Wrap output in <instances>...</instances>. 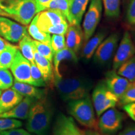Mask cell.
<instances>
[{
  "mask_svg": "<svg viewBox=\"0 0 135 135\" xmlns=\"http://www.w3.org/2000/svg\"><path fill=\"white\" fill-rule=\"evenodd\" d=\"M51 46L53 49L54 54L66 48L65 35H53L51 36Z\"/></svg>",
  "mask_w": 135,
  "mask_h": 135,
  "instance_id": "cell-33",
  "label": "cell"
},
{
  "mask_svg": "<svg viewBox=\"0 0 135 135\" xmlns=\"http://www.w3.org/2000/svg\"><path fill=\"white\" fill-rule=\"evenodd\" d=\"M70 0H51L47 6V9H55L60 11L66 19L68 15Z\"/></svg>",
  "mask_w": 135,
  "mask_h": 135,
  "instance_id": "cell-29",
  "label": "cell"
},
{
  "mask_svg": "<svg viewBox=\"0 0 135 135\" xmlns=\"http://www.w3.org/2000/svg\"><path fill=\"white\" fill-rule=\"evenodd\" d=\"M20 51H21L22 55L27 59L31 63H35L34 58V46L33 40L30 38L29 34L26 35L19 41Z\"/></svg>",
  "mask_w": 135,
  "mask_h": 135,
  "instance_id": "cell-24",
  "label": "cell"
},
{
  "mask_svg": "<svg viewBox=\"0 0 135 135\" xmlns=\"http://www.w3.org/2000/svg\"><path fill=\"white\" fill-rule=\"evenodd\" d=\"M78 60L76 54L72 51L69 50L66 47L63 50L59 51L54 54L53 64H54V76H61V75L60 73V64L63 61H70L76 63Z\"/></svg>",
  "mask_w": 135,
  "mask_h": 135,
  "instance_id": "cell-22",
  "label": "cell"
},
{
  "mask_svg": "<svg viewBox=\"0 0 135 135\" xmlns=\"http://www.w3.org/2000/svg\"><path fill=\"white\" fill-rule=\"evenodd\" d=\"M53 110L45 97L35 101L30 108L26 128L36 135H46L50 128Z\"/></svg>",
  "mask_w": 135,
  "mask_h": 135,
  "instance_id": "cell-1",
  "label": "cell"
},
{
  "mask_svg": "<svg viewBox=\"0 0 135 135\" xmlns=\"http://www.w3.org/2000/svg\"><path fill=\"white\" fill-rule=\"evenodd\" d=\"M126 22L131 26H135V0H128L125 10Z\"/></svg>",
  "mask_w": 135,
  "mask_h": 135,
  "instance_id": "cell-35",
  "label": "cell"
},
{
  "mask_svg": "<svg viewBox=\"0 0 135 135\" xmlns=\"http://www.w3.org/2000/svg\"><path fill=\"white\" fill-rule=\"evenodd\" d=\"M120 105L135 103V82L131 83L130 86L128 88L125 93L121 96L118 101Z\"/></svg>",
  "mask_w": 135,
  "mask_h": 135,
  "instance_id": "cell-32",
  "label": "cell"
},
{
  "mask_svg": "<svg viewBox=\"0 0 135 135\" xmlns=\"http://www.w3.org/2000/svg\"><path fill=\"white\" fill-rule=\"evenodd\" d=\"M11 88L25 97L33 98L36 99L45 97V90L39 89L31 84L17 81L15 80Z\"/></svg>",
  "mask_w": 135,
  "mask_h": 135,
  "instance_id": "cell-20",
  "label": "cell"
},
{
  "mask_svg": "<svg viewBox=\"0 0 135 135\" xmlns=\"http://www.w3.org/2000/svg\"><path fill=\"white\" fill-rule=\"evenodd\" d=\"M19 50L18 46L9 44L0 54V69H9L12 65L15 56Z\"/></svg>",
  "mask_w": 135,
  "mask_h": 135,
  "instance_id": "cell-25",
  "label": "cell"
},
{
  "mask_svg": "<svg viewBox=\"0 0 135 135\" xmlns=\"http://www.w3.org/2000/svg\"><path fill=\"white\" fill-rule=\"evenodd\" d=\"M84 134H85V135H102L101 133L98 132V131L95 130H92V129L87 130Z\"/></svg>",
  "mask_w": 135,
  "mask_h": 135,
  "instance_id": "cell-42",
  "label": "cell"
},
{
  "mask_svg": "<svg viewBox=\"0 0 135 135\" xmlns=\"http://www.w3.org/2000/svg\"><path fill=\"white\" fill-rule=\"evenodd\" d=\"M123 106V109L126 111L128 115L135 121V103L125 104Z\"/></svg>",
  "mask_w": 135,
  "mask_h": 135,
  "instance_id": "cell-38",
  "label": "cell"
},
{
  "mask_svg": "<svg viewBox=\"0 0 135 135\" xmlns=\"http://www.w3.org/2000/svg\"><path fill=\"white\" fill-rule=\"evenodd\" d=\"M99 116L98 127L104 134L113 135L121 129L124 115L114 108H112Z\"/></svg>",
  "mask_w": 135,
  "mask_h": 135,
  "instance_id": "cell-7",
  "label": "cell"
},
{
  "mask_svg": "<svg viewBox=\"0 0 135 135\" xmlns=\"http://www.w3.org/2000/svg\"><path fill=\"white\" fill-rule=\"evenodd\" d=\"M103 11L102 0H91L83 23L84 41H87L94 35L100 21Z\"/></svg>",
  "mask_w": 135,
  "mask_h": 135,
  "instance_id": "cell-6",
  "label": "cell"
},
{
  "mask_svg": "<svg viewBox=\"0 0 135 135\" xmlns=\"http://www.w3.org/2000/svg\"><path fill=\"white\" fill-rule=\"evenodd\" d=\"M135 55V45L129 31H125L117 47L113 60V68L117 70L121 65Z\"/></svg>",
  "mask_w": 135,
  "mask_h": 135,
  "instance_id": "cell-10",
  "label": "cell"
},
{
  "mask_svg": "<svg viewBox=\"0 0 135 135\" xmlns=\"http://www.w3.org/2000/svg\"><path fill=\"white\" fill-rule=\"evenodd\" d=\"M23 99V96L12 88L5 89L0 97V114L15 107Z\"/></svg>",
  "mask_w": 135,
  "mask_h": 135,
  "instance_id": "cell-19",
  "label": "cell"
},
{
  "mask_svg": "<svg viewBox=\"0 0 135 135\" xmlns=\"http://www.w3.org/2000/svg\"><path fill=\"white\" fill-rule=\"evenodd\" d=\"M35 63L36 64L39 70L43 76L44 80L46 83H50L54 81V72L51 62L50 61L45 57L40 55L35 50L34 51Z\"/></svg>",
  "mask_w": 135,
  "mask_h": 135,
  "instance_id": "cell-21",
  "label": "cell"
},
{
  "mask_svg": "<svg viewBox=\"0 0 135 135\" xmlns=\"http://www.w3.org/2000/svg\"><path fill=\"white\" fill-rule=\"evenodd\" d=\"M129 33H130L131 38H132L133 43H134L135 45V26H133V28L131 29V31L129 32Z\"/></svg>",
  "mask_w": 135,
  "mask_h": 135,
  "instance_id": "cell-43",
  "label": "cell"
},
{
  "mask_svg": "<svg viewBox=\"0 0 135 135\" xmlns=\"http://www.w3.org/2000/svg\"><path fill=\"white\" fill-rule=\"evenodd\" d=\"M118 101V97L108 88L103 81L99 83L93 91V104L98 117L106 110L114 108Z\"/></svg>",
  "mask_w": 135,
  "mask_h": 135,
  "instance_id": "cell-5",
  "label": "cell"
},
{
  "mask_svg": "<svg viewBox=\"0 0 135 135\" xmlns=\"http://www.w3.org/2000/svg\"><path fill=\"white\" fill-rule=\"evenodd\" d=\"M37 14L34 17L28 28V33L30 36L34 39V40L41 42L44 43H51L50 34L42 31L39 29L37 25ZM51 45V44H50Z\"/></svg>",
  "mask_w": 135,
  "mask_h": 135,
  "instance_id": "cell-23",
  "label": "cell"
},
{
  "mask_svg": "<svg viewBox=\"0 0 135 135\" xmlns=\"http://www.w3.org/2000/svg\"><path fill=\"white\" fill-rule=\"evenodd\" d=\"M119 40V35L116 32L104 38L94 54V63L100 65H104L109 63L116 53Z\"/></svg>",
  "mask_w": 135,
  "mask_h": 135,
  "instance_id": "cell-8",
  "label": "cell"
},
{
  "mask_svg": "<svg viewBox=\"0 0 135 135\" xmlns=\"http://www.w3.org/2000/svg\"><path fill=\"white\" fill-rule=\"evenodd\" d=\"M68 109L73 118L85 127L95 129L98 127L94 108L89 96L84 98L69 101Z\"/></svg>",
  "mask_w": 135,
  "mask_h": 135,
  "instance_id": "cell-4",
  "label": "cell"
},
{
  "mask_svg": "<svg viewBox=\"0 0 135 135\" xmlns=\"http://www.w3.org/2000/svg\"><path fill=\"white\" fill-rule=\"evenodd\" d=\"M66 35V47L75 54L80 51L84 41V33L80 25H69Z\"/></svg>",
  "mask_w": 135,
  "mask_h": 135,
  "instance_id": "cell-15",
  "label": "cell"
},
{
  "mask_svg": "<svg viewBox=\"0 0 135 135\" xmlns=\"http://www.w3.org/2000/svg\"><path fill=\"white\" fill-rule=\"evenodd\" d=\"M33 44L35 50L40 55L45 57L50 61H53L54 52L50 44L41 43L36 40H33Z\"/></svg>",
  "mask_w": 135,
  "mask_h": 135,
  "instance_id": "cell-28",
  "label": "cell"
},
{
  "mask_svg": "<svg viewBox=\"0 0 135 135\" xmlns=\"http://www.w3.org/2000/svg\"><path fill=\"white\" fill-rule=\"evenodd\" d=\"M0 8L24 26L29 25L38 14L35 0H0Z\"/></svg>",
  "mask_w": 135,
  "mask_h": 135,
  "instance_id": "cell-3",
  "label": "cell"
},
{
  "mask_svg": "<svg viewBox=\"0 0 135 135\" xmlns=\"http://www.w3.org/2000/svg\"><path fill=\"white\" fill-rule=\"evenodd\" d=\"M36 100L33 98L25 97L19 104L7 112L0 114V118H14L25 119L28 118L31 105Z\"/></svg>",
  "mask_w": 135,
  "mask_h": 135,
  "instance_id": "cell-17",
  "label": "cell"
},
{
  "mask_svg": "<svg viewBox=\"0 0 135 135\" xmlns=\"http://www.w3.org/2000/svg\"><path fill=\"white\" fill-rule=\"evenodd\" d=\"M119 135H135V124H131L124 129Z\"/></svg>",
  "mask_w": 135,
  "mask_h": 135,
  "instance_id": "cell-40",
  "label": "cell"
},
{
  "mask_svg": "<svg viewBox=\"0 0 135 135\" xmlns=\"http://www.w3.org/2000/svg\"><path fill=\"white\" fill-rule=\"evenodd\" d=\"M0 135H31L30 133L26 130L21 128L9 129L0 133Z\"/></svg>",
  "mask_w": 135,
  "mask_h": 135,
  "instance_id": "cell-37",
  "label": "cell"
},
{
  "mask_svg": "<svg viewBox=\"0 0 135 135\" xmlns=\"http://www.w3.org/2000/svg\"><path fill=\"white\" fill-rule=\"evenodd\" d=\"M116 72L130 82H135V55L121 65Z\"/></svg>",
  "mask_w": 135,
  "mask_h": 135,
  "instance_id": "cell-26",
  "label": "cell"
},
{
  "mask_svg": "<svg viewBox=\"0 0 135 135\" xmlns=\"http://www.w3.org/2000/svg\"><path fill=\"white\" fill-rule=\"evenodd\" d=\"M28 35L26 26L17 23L4 16H0V36L8 41L18 43Z\"/></svg>",
  "mask_w": 135,
  "mask_h": 135,
  "instance_id": "cell-9",
  "label": "cell"
},
{
  "mask_svg": "<svg viewBox=\"0 0 135 135\" xmlns=\"http://www.w3.org/2000/svg\"><path fill=\"white\" fill-rule=\"evenodd\" d=\"M69 23L67 20L62 22L55 26L50 27L47 31V33L52 35H65L66 33L67 30L68 29Z\"/></svg>",
  "mask_w": 135,
  "mask_h": 135,
  "instance_id": "cell-36",
  "label": "cell"
},
{
  "mask_svg": "<svg viewBox=\"0 0 135 135\" xmlns=\"http://www.w3.org/2000/svg\"><path fill=\"white\" fill-rule=\"evenodd\" d=\"M36 5L37 13H40L47 9V6L51 0H35Z\"/></svg>",
  "mask_w": 135,
  "mask_h": 135,
  "instance_id": "cell-39",
  "label": "cell"
},
{
  "mask_svg": "<svg viewBox=\"0 0 135 135\" xmlns=\"http://www.w3.org/2000/svg\"><path fill=\"white\" fill-rule=\"evenodd\" d=\"M10 69L17 81L35 86L31 74V63L22 55L20 50L17 51Z\"/></svg>",
  "mask_w": 135,
  "mask_h": 135,
  "instance_id": "cell-11",
  "label": "cell"
},
{
  "mask_svg": "<svg viewBox=\"0 0 135 135\" xmlns=\"http://www.w3.org/2000/svg\"><path fill=\"white\" fill-rule=\"evenodd\" d=\"M23 126L20 120L14 118H0V133L9 129L19 128Z\"/></svg>",
  "mask_w": 135,
  "mask_h": 135,
  "instance_id": "cell-31",
  "label": "cell"
},
{
  "mask_svg": "<svg viewBox=\"0 0 135 135\" xmlns=\"http://www.w3.org/2000/svg\"><path fill=\"white\" fill-rule=\"evenodd\" d=\"M31 74L35 86L44 87L46 86L42 74L35 63H31Z\"/></svg>",
  "mask_w": 135,
  "mask_h": 135,
  "instance_id": "cell-34",
  "label": "cell"
},
{
  "mask_svg": "<svg viewBox=\"0 0 135 135\" xmlns=\"http://www.w3.org/2000/svg\"><path fill=\"white\" fill-rule=\"evenodd\" d=\"M106 35L107 32L105 30H100L94 35H93L87 41H86L81 49V58L86 60H88L91 58L98 47L106 38Z\"/></svg>",
  "mask_w": 135,
  "mask_h": 135,
  "instance_id": "cell-18",
  "label": "cell"
},
{
  "mask_svg": "<svg viewBox=\"0 0 135 135\" xmlns=\"http://www.w3.org/2000/svg\"><path fill=\"white\" fill-rule=\"evenodd\" d=\"M9 43V42L6 41L5 39L0 37V54L6 49V47L8 46Z\"/></svg>",
  "mask_w": 135,
  "mask_h": 135,
  "instance_id": "cell-41",
  "label": "cell"
},
{
  "mask_svg": "<svg viewBox=\"0 0 135 135\" xmlns=\"http://www.w3.org/2000/svg\"><path fill=\"white\" fill-rule=\"evenodd\" d=\"M37 25L39 29L47 33L50 27L60 24L66 20L60 11L55 9H46L37 14Z\"/></svg>",
  "mask_w": 135,
  "mask_h": 135,
  "instance_id": "cell-14",
  "label": "cell"
},
{
  "mask_svg": "<svg viewBox=\"0 0 135 135\" xmlns=\"http://www.w3.org/2000/svg\"><path fill=\"white\" fill-rule=\"evenodd\" d=\"M0 16H5V17H8V15L6 13H4L2 9L0 8Z\"/></svg>",
  "mask_w": 135,
  "mask_h": 135,
  "instance_id": "cell-44",
  "label": "cell"
},
{
  "mask_svg": "<svg viewBox=\"0 0 135 135\" xmlns=\"http://www.w3.org/2000/svg\"><path fill=\"white\" fill-rule=\"evenodd\" d=\"M104 14L110 19H116L120 15L121 0H102Z\"/></svg>",
  "mask_w": 135,
  "mask_h": 135,
  "instance_id": "cell-27",
  "label": "cell"
},
{
  "mask_svg": "<svg viewBox=\"0 0 135 135\" xmlns=\"http://www.w3.org/2000/svg\"><path fill=\"white\" fill-rule=\"evenodd\" d=\"M104 83L108 88L119 99L130 86L131 82L118 75L116 70H113L105 74Z\"/></svg>",
  "mask_w": 135,
  "mask_h": 135,
  "instance_id": "cell-12",
  "label": "cell"
},
{
  "mask_svg": "<svg viewBox=\"0 0 135 135\" xmlns=\"http://www.w3.org/2000/svg\"><path fill=\"white\" fill-rule=\"evenodd\" d=\"M1 93H2V90H1V89H0V97H1Z\"/></svg>",
  "mask_w": 135,
  "mask_h": 135,
  "instance_id": "cell-45",
  "label": "cell"
},
{
  "mask_svg": "<svg viewBox=\"0 0 135 135\" xmlns=\"http://www.w3.org/2000/svg\"><path fill=\"white\" fill-rule=\"evenodd\" d=\"M89 0H70L66 20L69 25H80Z\"/></svg>",
  "mask_w": 135,
  "mask_h": 135,
  "instance_id": "cell-16",
  "label": "cell"
},
{
  "mask_svg": "<svg viewBox=\"0 0 135 135\" xmlns=\"http://www.w3.org/2000/svg\"><path fill=\"white\" fill-rule=\"evenodd\" d=\"M13 78L8 69H0V89H9L13 84Z\"/></svg>",
  "mask_w": 135,
  "mask_h": 135,
  "instance_id": "cell-30",
  "label": "cell"
},
{
  "mask_svg": "<svg viewBox=\"0 0 135 135\" xmlns=\"http://www.w3.org/2000/svg\"><path fill=\"white\" fill-rule=\"evenodd\" d=\"M54 135H85L76 124L73 118L60 114L56 119L53 128Z\"/></svg>",
  "mask_w": 135,
  "mask_h": 135,
  "instance_id": "cell-13",
  "label": "cell"
},
{
  "mask_svg": "<svg viewBox=\"0 0 135 135\" xmlns=\"http://www.w3.org/2000/svg\"><path fill=\"white\" fill-rule=\"evenodd\" d=\"M53 82L61 98L65 101L77 100L88 97L92 88L91 82L82 78L54 76Z\"/></svg>",
  "mask_w": 135,
  "mask_h": 135,
  "instance_id": "cell-2",
  "label": "cell"
}]
</instances>
